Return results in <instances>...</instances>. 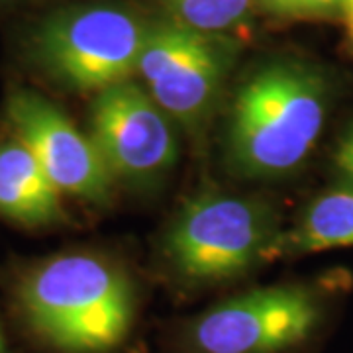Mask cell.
Here are the masks:
<instances>
[{
  "mask_svg": "<svg viewBox=\"0 0 353 353\" xmlns=\"http://www.w3.org/2000/svg\"><path fill=\"white\" fill-rule=\"evenodd\" d=\"M18 304L30 334L57 353L120 352L138 320L130 279L88 253L57 255L32 269Z\"/></svg>",
  "mask_w": 353,
  "mask_h": 353,
  "instance_id": "6da1fadb",
  "label": "cell"
},
{
  "mask_svg": "<svg viewBox=\"0 0 353 353\" xmlns=\"http://www.w3.org/2000/svg\"><path fill=\"white\" fill-rule=\"evenodd\" d=\"M328 114V88L312 69L275 63L243 83L232 106L228 145L243 175L275 176L312 152Z\"/></svg>",
  "mask_w": 353,
  "mask_h": 353,
  "instance_id": "7a4b0ae2",
  "label": "cell"
},
{
  "mask_svg": "<svg viewBox=\"0 0 353 353\" xmlns=\"http://www.w3.org/2000/svg\"><path fill=\"white\" fill-rule=\"evenodd\" d=\"M332 310V292L316 285L248 290L183 324L179 353H303L328 328Z\"/></svg>",
  "mask_w": 353,
  "mask_h": 353,
  "instance_id": "3957f363",
  "label": "cell"
},
{
  "mask_svg": "<svg viewBox=\"0 0 353 353\" xmlns=\"http://www.w3.org/2000/svg\"><path fill=\"white\" fill-rule=\"evenodd\" d=\"M273 240L263 206L240 196L201 194L176 216L165 240V255L185 285L214 287L269 257Z\"/></svg>",
  "mask_w": 353,
  "mask_h": 353,
  "instance_id": "277c9868",
  "label": "cell"
},
{
  "mask_svg": "<svg viewBox=\"0 0 353 353\" xmlns=\"http://www.w3.org/2000/svg\"><path fill=\"white\" fill-rule=\"evenodd\" d=\"M150 28L108 4L77 6L39 26L32 48L43 71L67 88L101 92L138 73Z\"/></svg>",
  "mask_w": 353,
  "mask_h": 353,
  "instance_id": "5b68a950",
  "label": "cell"
},
{
  "mask_svg": "<svg viewBox=\"0 0 353 353\" xmlns=\"http://www.w3.org/2000/svg\"><path fill=\"white\" fill-rule=\"evenodd\" d=\"M230 55L216 36L179 24L150 28L138 73L155 104L183 124H196L210 110L226 77Z\"/></svg>",
  "mask_w": 353,
  "mask_h": 353,
  "instance_id": "8992f818",
  "label": "cell"
},
{
  "mask_svg": "<svg viewBox=\"0 0 353 353\" xmlns=\"http://www.w3.org/2000/svg\"><path fill=\"white\" fill-rule=\"evenodd\" d=\"M6 116L61 194L104 204L110 201L114 176L90 136L38 92L18 88L6 102Z\"/></svg>",
  "mask_w": 353,
  "mask_h": 353,
  "instance_id": "52a82bcc",
  "label": "cell"
},
{
  "mask_svg": "<svg viewBox=\"0 0 353 353\" xmlns=\"http://www.w3.org/2000/svg\"><path fill=\"white\" fill-rule=\"evenodd\" d=\"M90 139L114 179H153L176 157L169 116L132 81L97 92L90 106Z\"/></svg>",
  "mask_w": 353,
  "mask_h": 353,
  "instance_id": "ba28073f",
  "label": "cell"
},
{
  "mask_svg": "<svg viewBox=\"0 0 353 353\" xmlns=\"http://www.w3.org/2000/svg\"><path fill=\"white\" fill-rule=\"evenodd\" d=\"M0 216L28 228L65 220L61 192L18 138L0 143Z\"/></svg>",
  "mask_w": 353,
  "mask_h": 353,
  "instance_id": "9c48e42d",
  "label": "cell"
},
{
  "mask_svg": "<svg viewBox=\"0 0 353 353\" xmlns=\"http://www.w3.org/2000/svg\"><path fill=\"white\" fill-rule=\"evenodd\" d=\"M353 248V185L318 196L289 232L275 236L269 257Z\"/></svg>",
  "mask_w": 353,
  "mask_h": 353,
  "instance_id": "30bf717a",
  "label": "cell"
},
{
  "mask_svg": "<svg viewBox=\"0 0 353 353\" xmlns=\"http://www.w3.org/2000/svg\"><path fill=\"white\" fill-rule=\"evenodd\" d=\"M173 22L206 36L228 32L248 18L255 0H165Z\"/></svg>",
  "mask_w": 353,
  "mask_h": 353,
  "instance_id": "8fae6325",
  "label": "cell"
},
{
  "mask_svg": "<svg viewBox=\"0 0 353 353\" xmlns=\"http://www.w3.org/2000/svg\"><path fill=\"white\" fill-rule=\"evenodd\" d=\"M265 12L281 18H316L341 8V0H255Z\"/></svg>",
  "mask_w": 353,
  "mask_h": 353,
  "instance_id": "7c38bea8",
  "label": "cell"
},
{
  "mask_svg": "<svg viewBox=\"0 0 353 353\" xmlns=\"http://www.w3.org/2000/svg\"><path fill=\"white\" fill-rule=\"evenodd\" d=\"M336 167L353 185V126L345 132L336 150Z\"/></svg>",
  "mask_w": 353,
  "mask_h": 353,
  "instance_id": "4fadbf2b",
  "label": "cell"
},
{
  "mask_svg": "<svg viewBox=\"0 0 353 353\" xmlns=\"http://www.w3.org/2000/svg\"><path fill=\"white\" fill-rule=\"evenodd\" d=\"M341 10H343V18H345L347 38L353 46V0H341Z\"/></svg>",
  "mask_w": 353,
  "mask_h": 353,
  "instance_id": "5bb4252c",
  "label": "cell"
},
{
  "mask_svg": "<svg viewBox=\"0 0 353 353\" xmlns=\"http://www.w3.org/2000/svg\"><path fill=\"white\" fill-rule=\"evenodd\" d=\"M0 353H6V341H4V334L0 328Z\"/></svg>",
  "mask_w": 353,
  "mask_h": 353,
  "instance_id": "9a60e30c",
  "label": "cell"
}]
</instances>
